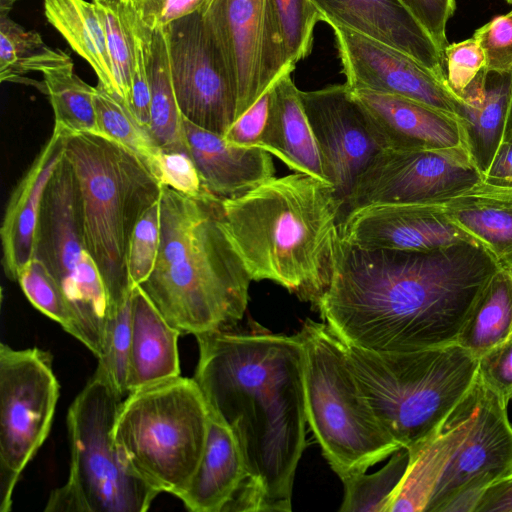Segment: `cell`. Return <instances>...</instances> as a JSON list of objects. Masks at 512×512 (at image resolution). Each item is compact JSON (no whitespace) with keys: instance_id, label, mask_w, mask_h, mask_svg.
<instances>
[{"instance_id":"6da1fadb","label":"cell","mask_w":512,"mask_h":512,"mask_svg":"<svg viewBox=\"0 0 512 512\" xmlns=\"http://www.w3.org/2000/svg\"><path fill=\"white\" fill-rule=\"evenodd\" d=\"M502 267L475 241L432 250L367 249L339 238L314 305L344 343L410 352L457 343Z\"/></svg>"},{"instance_id":"7a4b0ae2","label":"cell","mask_w":512,"mask_h":512,"mask_svg":"<svg viewBox=\"0 0 512 512\" xmlns=\"http://www.w3.org/2000/svg\"><path fill=\"white\" fill-rule=\"evenodd\" d=\"M195 338L199 357L192 378L209 412L234 434L247 473L225 511L290 512L307 445L299 334L228 329Z\"/></svg>"},{"instance_id":"3957f363","label":"cell","mask_w":512,"mask_h":512,"mask_svg":"<svg viewBox=\"0 0 512 512\" xmlns=\"http://www.w3.org/2000/svg\"><path fill=\"white\" fill-rule=\"evenodd\" d=\"M225 228L252 281H272L313 306L327 289L342 205L304 173L272 177L221 200Z\"/></svg>"},{"instance_id":"277c9868","label":"cell","mask_w":512,"mask_h":512,"mask_svg":"<svg viewBox=\"0 0 512 512\" xmlns=\"http://www.w3.org/2000/svg\"><path fill=\"white\" fill-rule=\"evenodd\" d=\"M225 228L221 200L163 186L154 269L138 285L181 335L232 329L251 282Z\"/></svg>"},{"instance_id":"5b68a950","label":"cell","mask_w":512,"mask_h":512,"mask_svg":"<svg viewBox=\"0 0 512 512\" xmlns=\"http://www.w3.org/2000/svg\"><path fill=\"white\" fill-rule=\"evenodd\" d=\"M343 344L376 419L407 449L435 433L478 379L479 359L459 343L410 352Z\"/></svg>"},{"instance_id":"8992f818","label":"cell","mask_w":512,"mask_h":512,"mask_svg":"<svg viewBox=\"0 0 512 512\" xmlns=\"http://www.w3.org/2000/svg\"><path fill=\"white\" fill-rule=\"evenodd\" d=\"M64 154L78 180L86 245L111 310L131 296L130 240L140 218L160 201L163 185L135 154L100 133L66 135Z\"/></svg>"},{"instance_id":"52a82bcc","label":"cell","mask_w":512,"mask_h":512,"mask_svg":"<svg viewBox=\"0 0 512 512\" xmlns=\"http://www.w3.org/2000/svg\"><path fill=\"white\" fill-rule=\"evenodd\" d=\"M298 334L304 348L307 421L341 481L402 448L364 399L345 346L329 326L307 319Z\"/></svg>"},{"instance_id":"ba28073f","label":"cell","mask_w":512,"mask_h":512,"mask_svg":"<svg viewBox=\"0 0 512 512\" xmlns=\"http://www.w3.org/2000/svg\"><path fill=\"white\" fill-rule=\"evenodd\" d=\"M209 410L193 378L176 377L122 401L114 441L127 466L159 493L178 497L201 460Z\"/></svg>"},{"instance_id":"9c48e42d","label":"cell","mask_w":512,"mask_h":512,"mask_svg":"<svg viewBox=\"0 0 512 512\" xmlns=\"http://www.w3.org/2000/svg\"><path fill=\"white\" fill-rule=\"evenodd\" d=\"M123 395L104 371L94 374L67 413L70 468L45 512H144L159 494L124 462L114 441Z\"/></svg>"},{"instance_id":"30bf717a","label":"cell","mask_w":512,"mask_h":512,"mask_svg":"<svg viewBox=\"0 0 512 512\" xmlns=\"http://www.w3.org/2000/svg\"><path fill=\"white\" fill-rule=\"evenodd\" d=\"M33 256L58 281L77 319L80 342L98 359L103 349L108 299L86 245L79 184L65 155L44 192Z\"/></svg>"},{"instance_id":"8fae6325","label":"cell","mask_w":512,"mask_h":512,"mask_svg":"<svg viewBox=\"0 0 512 512\" xmlns=\"http://www.w3.org/2000/svg\"><path fill=\"white\" fill-rule=\"evenodd\" d=\"M59 397L49 352L0 344V511L8 512L24 469L46 440Z\"/></svg>"},{"instance_id":"7c38bea8","label":"cell","mask_w":512,"mask_h":512,"mask_svg":"<svg viewBox=\"0 0 512 512\" xmlns=\"http://www.w3.org/2000/svg\"><path fill=\"white\" fill-rule=\"evenodd\" d=\"M482 179L467 144L382 149L357 178L341 221L350 212L371 205L444 203Z\"/></svg>"},{"instance_id":"4fadbf2b","label":"cell","mask_w":512,"mask_h":512,"mask_svg":"<svg viewBox=\"0 0 512 512\" xmlns=\"http://www.w3.org/2000/svg\"><path fill=\"white\" fill-rule=\"evenodd\" d=\"M202 16L233 79L236 120L295 66L286 60L270 0H213Z\"/></svg>"},{"instance_id":"5bb4252c","label":"cell","mask_w":512,"mask_h":512,"mask_svg":"<svg viewBox=\"0 0 512 512\" xmlns=\"http://www.w3.org/2000/svg\"><path fill=\"white\" fill-rule=\"evenodd\" d=\"M164 30L172 83L182 116L224 136L235 121L236 90L202 13L178 19Z\"/></svg>"},{"instance_id":"9a60e30c","label":"cell","mask_w":512,"mask_h":512,"mask_svg":"<svg viewBox=\"0 0 512 512\" xmlns=\"http://www.w3.org/2000/svg\"><path fill=\"white\" fill-rule=\"evenodd\" d=\"M471 428L439 481L426 512H473L482 492L512 472V423L502 400L478 376Z\"/></svg>"},{"instance_id":"2e32d148","label":"cell","mask_w":512,"mask_h":512,"mask_svg":"<svg viewBox=\"0 0 512 512\" xmlns=\"http://www.w3.org/2000/svg\"><path fill=\"white\" fill-rule=\"evenodd\" d=\"M300 98L343 210L357 178L383 148L345 83L300 91Z\"/></svg>"},{"instance_id":"e0dca14e","label":"cell","mask_w":512,"mask_h":512,"mask_svg":"<svg viewBox=\"0 0 512 512\" xmlns=\"http://www.w3.org/2000/svg\"><path fill=\"white\" fill-rule=\"evenodd\" d=\"M329 26L349 89L407 98L461 121L457 98L431 70L395 48L340 25Z\"/></svg>"},{"instance_id":"ac0fdd59","label":"cell","mask_w":512,"mask_h":512,"mask_svg":"<svg viewBox=\"0 0 512 512\" xmlns=\"http://www.w3.org/2000/svg\"><path fill=\"white\" fill-rule=\"evenodd\" d=\"M339 235L367 249L432 250L474 241L448 219L444 203L363 207L343 218Z\"/></svg>"},{"instance_id":"d6986e66","label":"cell","mask_w":512,"mask_h":512,"mask_svg":"<svg viewBox=\"0 0 512 512\" xmlns=\"http://www.w3.org/2000/svg\"><path fill=\"white\" fill-rule=\"evenodd\" d=\"M324 22L395 48L446 81L443 52L400 0H311Z\"/></svg>"},{"instance_id":"ffe728a7","label":"cell","mask_w":512,"mask_h":512,"mask_svg":"<svg viewBox=\"0 0 512 512\" xmlns=\"http://www.w3.org/2000/svg\"><path fill=\"white\" fill-rule=\"evenodd\" d=\"M351 93L383 149H440L467 144L461 121L427 105L362 89Z\"/></svg>"},{"instance_id":"44dd1931","label":"cell","mask_w":512,"mask_h":512,"mask_svg":"<svg viewBox=\"0 0 512 512\" xmlns=\"http://www.w3.org/2000/svg\"><path fill=\"white\" fill-rule=\"evenodd\" d=\"M66 133L54 125L53 132L7 203L0 235L5 275L17 281L21 269L34 255L36 230L46 187L64 156Z\"/></svg>"},{"instance_id":"7402d4cb","label":"cell","mask_w":512,"mask_h":512,"mask_svg":"<svg viewBox=\"0 0 512 512\" xmlns=\"http://www.w3.org/2000/svg\"><path fill=\"white\" fill-rule=\"evenodd\" d=\"M478 379L452 414L421 444L408 449L407 469L389 503L388 512H426L430 499L475 417Z\"/></svg>"},{"instance_id":"603a6c76","label":"cell","mask_w":512,"mask_h":512,"mask_svg":"<svg viewBox=\"0 0 512 512\" xmlns=\"http://www.w3.org/2000/svg\"><path fill=\"white\" fill-rule=\"evenodd\" d=\"M183 131L205 188L223 200L237 197L274 177L270 153L228 143L183 117Z\"/></svg>"},{"instance_id":"cb8c5ba5","label":"cell","mask_w":512,"mask_h":512,"mask_svg":"<svg viewBox=\"0 0 512 512\" xmlns=\"http://www.w3.org/2000/svg\"><path fill=\"white\" fill-rule=\"evenodd\" d=\"M292 72H284L272 85L269 115L260 148L278 157L290 169L328 183Z\"/></svg>"},{"instance_id":"d4e9b609","label":"cell","mask_w":512,"mask_h":512,"mask_svg":"<svg viewBox=\"0 0 512 512\" xmlns=\"http://www.w3.org/2000/svg\"><path fill=\"white\" fill-rule=\"evenodd\" d=\"M247 478L243 456L230 428L209 412L199 465L177 497L192 512H223Z\"/></svg>"},{"instance_id":"484cf974","label":"cell","mask_w":512,"mask_h":512,"mask_svg":"<svg viewBox=\"0 0 512 512\" xmlns=\"http://www.w3.org/2000/svg\"><path fill=\"white\" fill-rule=\"evenodd\" d=\"M128 394L180 376L178 338L143 290H132Z\"/></svg>"},{"instance_id":"4316f807","label":"cell","mask_w":512,"mask_h":512,"mask_svg":"<svg viewBox=\"0 0 512 512\" xmlns=\"http://www.w3.org/2000/svg\"><path fill=\"white\" fill-rule=\"evenodd\" d=\"M448 219L484 247L505 269H512V186L480 180L444 202Z\"/></svg>"},{"instance_id":"83f0119b","label":"cell","mask_w":512,"mask_h":512,"mask_svg":"<svg viewBox=\"0 0 512 512\" xmlns=\"http://www.w3.org/2000/svg\"><path fill=\"white\" fill-rule=\"evenodd\" d=\"M512 87V71L483 69L459 99L466 142L482 176L502 141Z\"/></svg>"},{"instance_id":"f1b7e54d","label":"cell","mask_w":512,"mask_h":512,"mask_svg":"<svg viewBox=\"0 0 512 512\" xmlns=\"http://www.w3.org/2000/svg\"><path fill=\"white\" fill-rule=\"evenodd\" d=\"M134 21L142 40L150 87V132L163 152L189 154L172 83L165 30L146 28L135 14Z\"/></svg>"},{"instance_id":"f546056e","label":"cell","mask_w":512,"mask_h":512,"mask_svg":"<svg viewBox=\"0 0 512 512\" xmlns=\"http://www.w3.org/2000/svg\"><path fill=\"white\" fill-rule=\"evenodd\" d=\"M48 22L95 71L98 81L119 98L106 35L93 2L44 0Z\"/></svg>"},{"instance_id":"4dcf8cb0","label":"cell","mask_w":512,"mask_h":512,"mask_svg":"<svg viewBox=\"0 0 512 512\" xmlns=\"http://www.w3.org/2000/svg\"><path fill=\"white\" fill-rule=\"evenodd\" d=\"M512 338V274L501 268L490 282L457 343L477 359Z\"/></svg>"},{"instance_id":"1f68e13d","label":"cell","mask_w":512,"mask_h":512,"mask_svg":"<svg viewBox=\"0 0 512 512\" xmlns=\"http://www.w3.org/2000/svg\"><path fill=\"white\" fill-rule=\"evenodd\" d=\"M93 101L99 133L135 154L160 182L163 150L150 131L99 81L94 87Z\"/></svg>"},{"instance_id":"d6a6232c","label":"cell","mask_w":512,"mask_h":512,"mask_svg":"<svg viewBox=\"0 0 512 512\" xmlns=\"http://www.w3.org/2000/svg\"><path fill=\"white\" fill-rule=\"evenodd\" d=\"M43 74L45 89L55 119V126L66 135L99 133L93 101L94 87L73 70V62L49 69Z\"/></svg>"},{"instance_id":"836d02e7","label":"cell","mask_w":512,"mask_h":512,"mask_svg":"<svg viewBox=\"0 0 512 512\" xmlns=\"http://www.w3.org/2000/svg\"><path fill=\"white\" fill-rule=\"evenodd\" d=\"M72 63L70 56L46 45L39 33L27 30L0 13V79L16 81L28 72H45Z\"/></svg>"},{"instance_id":"e575fe53","label":"cell","mask_w":512,"mask_h":512,"mask_svg":"<svg viewBox=\"0 0 512 512\" xmlns=\"http://www.w3.org/2000/svg\"><path fill=\"white\" fill-rule=\"evenodd\" d=\"M92 2L105 31L118 96L128 106L137 44L133 12L122 0Z\"/></svg>"},{"instance_id":"d590c367","label":"cell","mask_w":512,"mask_h":512,"mask_svg":"<svg viewBox=\"0 0 512 512\" xmlns=\"http://www.w3.org/2000/svg\"><path fill=\"white\" fill-rule=\"evenodd\" d=\"M410 454L400 448L388 463L372 474H355L343 480L341 512H388L391 498L407 469Z\"/></svg>"},{"instance_id":"8d00e7d4","label":"cell","mask_w":512,"mask_h":512,"mask_svg":"<svg viewBox=\"0 0 512 512\" xmlns=\"http://www.w3.org/2000/svg\"><path fill=\"white\" fill-rule=\"evenodd\" d=\"M17 282L35 308L80 341L75 314L58 281L41 260L33 256L19 272Z\"/></svg>"},{"instance_id":"74e56055","label":"cell","mask_w":512,"mask_h":512,"mask_svg":"<svg viewBox=\"0 0 512 512\" xmlns=\"http://www.w3.org/2000/svg\"><path fill=\"white\" fill-rule=\"evenodd\" d=\"M270 4L286 60L295 66L310 54L314 29L324 17L311 0H270Z\"/></svg>"},{"instance_id":"f35d334b","label":"cell","mask_w":512,"mask_h":512,"mask_svg":"<svg viewBox=\"0 0 512 512\" xmlns=\"http://www.w3.org/2000/svg\"><path fill=\"white\" fill-rule=\"evenodd\" d=\"M131 296L121 305L108 310L102 354L97 364V368L106 373L112 385L123 396L128 394L127 375L132 328Z\"/></svg>"},{"instance_id":"ab89813d","label":"cell","mask_w":512,"mask_h":512,"mask_svg":"<svg viewBox=\"0 0 512 512\" xmlns=\"http://www.w3.org/2000/svg\"><path fill=\"white\" fill-rule=\"evenodd\" d=\"M159 245L160 201L140 218L130 240L127 267L132 289L142 284L151 274L157 261Z\"/></svg>"},{"instance_id":"60d3db41","label":"cell","mask_w":512,"mask_h":512,"mask_svg":"<svg viewBox=\"0 0 512 512\" xmlns=\"http://www.w3.org/2000/svg\"><path fill=\"white\" fill-rule=\"evenodd\" d=\"M447 85L458 102L466 88L485 69V56L472 37L448 44L444 51Z\"/></svg>"},{"instance_id":"b9f144b4","label":"cell","mask_w":512,"mask_h":512,"mask_svg":"<svg viewBox=\"0 0 512 512\" xmlns=\"http://www.w3.org/2000/svg\"><path fill=\"white\" fill-rule=\"evenodd\" d=\"M473 38L485 56V69L489 72L512 71V10L498 15L478 28Z\"/></svg>"},{"instance_id":"7bdbcfd3","label":"cell","mask_w":512,"mask_h":512,"mask_svg":"<svg viewBox=\"0 0 512 512\" xmlns=\"http://www.w3.org/2000/svg\"><path fill=\"white\" fill-rule=\"evenodd\" d=\"M150 30L166 28L193 13H203L213 0H122Z\"/></svg>"},{"instance_id":"ee69618b","label":"cell","mask_w":512,"mask_h":512,"mask_svg":"<svg viewBox=\"0 0 512 512\" xmlns=\"http://www.w3.org/2000/svg\"><path fill=\"white\" fill-rule=\"evenodd\" d=\"M160 183L193 198H216L205 188L192 157L185 152H163Z\"/></svg>"},{"instance_id":"f6af8a7d","label":"cell","mask_w":512,"mask_h":512,"mask_svg":"<svg viewBox=\"0 0 512 512\" xmlns=\"http://www.w3.org/2000/svg\"><path fill=\"white\" fill-rule=\"evenodd\" d=\"M482 383L506 405L512 400V338L479 358Z\"/></svg>"},{"instance_id":"bcb514c9","label":"cell","mask_w":512,"mask_h":512,"mask_svg":"<svg viewBox=\"0 0 512 512\" xmlns=\"http://www.w3.org/2000/svg\"><path fill=\"white\" fill-rule=\"evenodd\" d=\"M271 90L272 86L232 123L223 136L228 143L247 148H260L269 115Z\"/></svg>"},{"instance_id":"7dc6e473","label":"cell","mask_w":512,"mask_h":512,"mask_svg":"<svg viewBox=\"0 0 512 512\" xmlns=\"http://www.w3.org/2000/svg\"><path fill=\"white\" fill-rule=\"evenodd\" d=\"M421 23L443 52L448 45L446 26L454 14L456 0H400Z\"/></svg>"},{"instance_id":"c3c4849f","label":"cell","mask_w":512,"mask_h":512,"mask_svg":"<svg viewBox=\"0 0 512 512\" xmlns=\"http://www.w3.org/2000/svg\"><path fill=\"white\" fill-rule=\"evenodd\" d=\"M134 30L137 40L136 60L128 107L139 123L150 131V87L142 40L136 30L135 21Z\"/></svg>"},{"instance_id":"681fc988","label":"cell","mask_w":512,"mask_h":512,"mask_svg":"<svg viewBox=\"0 0 512 512\" xmlns=\"http://www.w3.org/2000/svg\"><path fill=\"white\" fill-rule=\"evenodd\" d=\"M473 512H512V472L486 487Z\"/></svg>"},{"instance_id":"f907efd6","label":"cell","mask_w":512,"mask_h":512,"mask_svg":"<svg viewBox=\"0 0 512 512\" xmlns=\"http://www.w3.org/2000/svg\"><path fill=\"white\" fill-rule=\"evenodd\" d=\"M483 181L497 186H512V141L502 139Z\"/></svg>"},{"instance_id":"816d5d0a","label":"cell","mask_w":512,"mask_h":512,"mask_svg":"<svg viewBox=\"0 0 512 512\" xmlns=\"http://www.w3.org/2000/svg\"><path fill=\"white\" fill-rule=\"evenodd\" d=\"M509 141H512V87L509 97V103L507 108V114H506V122H505V129L503 133V138Z\"/></svg>"},{"instance_id":"f5cc1de1","label":"cell","mask_w":512,"mask_h":512,"mask_svg":"<svg viewBox=\"0 0 512 512\" xmlns=\"http://www.w3.org/2000/svg\"><path fill=\"white\" fill-rule=\"evenodd\" d=\"M18 0H0V13L8 14Z\"/></svg>"},{"instance_id":"db71d44e","label":"cell","mask_w":512,"mask_h":512,"mask_svg":"<svg viewBox=\"0 0 512 512\" xmlns=\"http://www.w3.org/2000/svg\"><path fill=\"white\" fill-rule=\"evenodd\" d=\"M506 2L512 4V0H506Z\"/></svg>"},{"instance_id":"11a10c76","label":"cell","mask_w":512,"mask_h":512,"mask_svg":"<svg viewBox=\"0 0 512 512\" xmlns=\"http://www.w3.org/2000/svg\"><path fill=\"white\" fill-rule=\"evenodd\" d=\"M508 270H509V271L511 272V274H512V269H508Z\"/></svg>"}]
</instances>
